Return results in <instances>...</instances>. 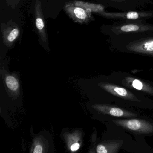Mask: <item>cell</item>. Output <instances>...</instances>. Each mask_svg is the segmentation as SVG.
Here are the masks:
<instances>
[{"instance_id":"cell-12","label":"cell","mask_w":153,"mask_h":153,"mask_svg":"<svg viewBox=\"0 0 153 153\" xmlns=\"http://www.w3.org/2000/svg\"><path fill=\"white\" fill-rule=\"evenodd\" d=\"M96 150L98 153H109L106 147L102 145H98L97 147Z\"/></svg>"},{"instance_id":"cell-1","label":"cell","mask_w":153,"mask_h":153,"mask_svg":"<svg viewBox=\"0 0 153 153\" xmlns=\"http://www.w3.org/2000/svg\"><path fill=\"white\" fill-rule=\"evenodd\" d=\"M117 125L129 130L142 133L153 132V125L148 122L138 119L117 120H114Z\"/></svg>"},{"instance_id":"cell-8","label":"cell","mask_w":153,"mask_h":153,"mask_svg":"<svg viewBox=\"0 0 153 153\" xmlns=\"http://www.w3.org/2000/svg\"><path fill=\"white\" fill-rule=\"evenodd\" d=\"M101 86L105 90L114 96L129 100H135L136 99L131 93L123 88L110 84H102Z\"/></svg>"},{"instance_id":"cell-6","label":"cell","mask_w":153,"mask_h":153,"mask_svg":"<svg viewBox=\"0 0 153 153\" xmlns=\"http://www.w3.org/2000/svg\"><path fill=\"white\" fill-rule=\"evenodd\" d=\"M2 29L3 42L7 45H11L19 36L20 31L18 26L14 25H8L4 26Z\"/></svg>"},{"instance_id":"cell-13","label":"cell","mask_w":153,"mask_h":153,"mask_svg":"<svg viewBox=\"0 0 153 153\" xmlns=\"http://www.w3.org/2000/svg\"><path fill=\"white\" fill-rule=\"evenodd\" d=\"M22 1L24 0H7L8 4H10L11 6L16 7L19 5Z\"/></svg>"},{"instance_id":"cell-5","label":"cell","mask_w":153,"mask_h":153,"mask_svg":"<svg viewBox=\"0 0 153 153\" xmlns=\"http://www.w3.org/2000/svg\"><path fill=\"white\" fill-rule=\"evenodd\" d=\"M126 47L131 51L153 55V37L144 38L131 42Z\"/></svg>"},{"instance_id":"cell-9","label":"cell","mask_w":153,"mask_h":153,"mask_svg":"<svg viewBox=\"0 0 153 153\" xmlns=\"http://www.w3.org/2000/svg\"><path fill=\"white\" fill-rule=\"evenodd\" d=\"M101 110L104 113L115 117H131L135 116V115L117 107L102 106L101 107Z\"/></svg>"},{"instance_id":"cell-7","label":"cell","mask_w":153,"mask_h":153,"mask_svg":"<svg viewBox=\"0 0 153 153\" xmlns=\"http://www.w3.org/2000/svg\"><path fill=\"white\" fill-rule=\"evenodd\" d=\"M35 25L37 32L39 33L40 38L43 42H47V35L45 30V24L44 20L43 15L41 9V4H36L35 11Z\"/></svg>"},{"instance_id":"cell-16","label":"cell","mask_w":153,"mask_h":153,"mask_svg":"<svg viewBox=\"0 0 153 153\" xmlns=\"http://www.w3.org/2000/svg\"><path fill=\"white\" fill-rule=\"evenodd\" d=\"M113 1H117V2H122L125 1V0H112Z\"/></svg>"},{"instance_id":"cell-2","label":"cell","mask_w":153,"mask_h":153,"mask_svg":"<svg viewBox=\"0 0 153 153\" xmlns=\"http://www.w3.org/2000/svg\"><path fill=\"white\" fill-rule=\"evenodd\" d=\"M111 30L114 34L129 33H142L146 32H153V25L143 24L141 22L128 23L119 25L111 27Z\"/></svg>"},{"instance_id":"cell-11","label":"cell","mask_w":153,"mask_h":153,"mask_svg":"<svg viewBox=\"0 0 153 153\" xmlns=\"http://www.w3.org/2000/svg\"><path fill=\"white\" fill-rule=\"evenodd\" d=\"M6 84L8 87L13 91H16L19 88L18 80L13 76H8L6 79Z\"/></svg>"},{"instance_id":"cell-10","label":"cell","mask_w":153,"mask_h":153,"mask_svg":"<svg viewBox=\"0 0 153 153\" xmlns=\"http://www.w3.org/2000/svg\"><path fill=\"white\" fill-rule=\"evenodd\" d=\"M131 86L132 87L137 90H142L147 93H150L153 94V89L149 87L146 86V85L140 80L137 79H133L131 82Z\"/></svg>"},{"instance_id":"cell-4","label":"cell","mask_w":153,"mask_h":153,"mask_svg":"<svg viewBox=\"0 0 153 153\" xmlns=\"http://www.w3.org/2000/svg\"><path fill=\"white\" fill-rule=\"evenodd\" d=\"M64 10L68 16L76 23L86 24L93 19L91 12L74 4H66Z\"/></svg>"},{"instance_id":"cell-3","label":"cell","mask_w":153,"mask_h":153,"mask_svg":"<svg viewBox=\"0 0 153 153\" xmlns=\"http://www.w3.org/2000/svg\"><path fill=\"white\" fill-rule=\"evenodd\" d=\"M99 15L106 18L114 19L142 20L153 17V11H130L123 13H111L103 11Z\"/></svg>"},{"instance_id":"cell-14","label":"cell","mask_w":153,"mask_h":153,"mask_svg":"<svg viewBox=\"0 0 153 153\" xmlns=\"http://www.w3.org/2000/svg\"><path fill=\"white\" fill-rule=\"evenodd\" d=\"M42 147L41 145H37L34 149L33 151L34 153H42Z\"/></svg>"},{"instance_id":"cell-15","label":"cell","mask_w":153,"mask_h":153,"mask_svg":"<svg viewBox=\"0 0 153 153\" xmlns=\"http://www.w3.org/2000/svg\"><path fill=\"white\" fill-rule=\"evenodd\" d=\"M79 144L78 143H75L71 145V150L72 151H75L77 150L79 148Z\"/></svg>"}]
</instances>
